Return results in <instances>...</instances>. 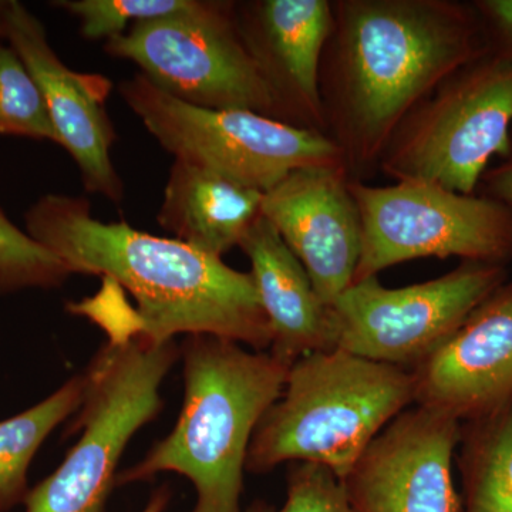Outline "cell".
Wrapping results in <instances>:
<instances>
[{"label": "cell", "instance_id": "cell-16", "mask_svg": "<svg viewBox=\"0 0 512 512\" xmlns=\"http://www.w3.org/2000/svg\"><path fill=\"white\" fill-rule=\"evenodd\" d=\"M271 328L268 352L291 367L303 356L336 349L332 308L320 301L308 272L264 215L239 242Z\"/></svg>", "mask_w": 512, "mask_h": 512}, {"label": "cell", "instance_id": "cell-2", "mask_svg": "<svg viewBox=\"0 0 512 512\" xmlns=\"http://www.w3.org/2000/svg\"><path fill=\"white\" fill-rule=\"evenodd\" d=\"M26 232L70 274L103 276L136 299L124 326L154 342L212 335L265 352L271 328L251 274L174 238L103 222L83 197L49 194L26 214Z\"/></svg>", "mask_w": 512, "mask_h": 512}, {"label": "cell", "instance_id": "cell-18", "mask_svg": "<svg viewBox=\"0 0 512 512\" xmlns=\"http://www.w3.org/2000/svg\"><path fill=\"white\" fill-rule=\"evenodd\" d=\"M461 512H512V402L461 424Z\"/></svg>", "mask_w": 512, "mask_h": 512}, {"label": "cell", "instance_id": "cell-20", "mask_svg": "<svg viewBox=\"0 0 512 512\" xmlns=\"http://www.w3.org/2000/svg\"><path fill=\"white\" fill-rule=\"evenodd\" d=\"M0 136L59 144L45 97L18 53L0 43Z\"/></svg>", "mask_w": 512, "mask_h": 512}, {"label": "cell", "instance_id": "cell-12", "mask_svg": "<svg viewBox=\"0 0 512 512\" xmlns=\"http://www.w3.org/2000/svg\"><path fill=\"white\" fill-rule=\"evenodd\" d=\"M0 25L3 39L35 77L59 144L79 167L84 187L119 204L124 185L111 161L116 130L106 107L113 83L103 74L67 67L50 46L45 26L23 3L0 2Z\"/></svg>", "mask_w": 512, "mask_h": 512}, {"label": "cell", "instance_id": "cell-25", "mask_svg": "<svg viewBox=\"0 0 512 512\" xmlns=\"http://www.w3.org/2000/svg\"><path fill=\"white\" fill-rule=\"evenodd\" d=\"M480 194L494 198L512 211V148L510 156L504 158L497 167L488 168L478 185Z\"/></svg>", "mask_w": 512, "mask_h": 512}, {"label": "cell", "instance_id": "cell-14", "mask_svg": "<svg viewBox=\"0 0 512 512\" xmlns=\"http://www.w3.org/2000/svg\"><path fill=\"white\" fill-rule=\"evenodd\" d=\"M414 404L464 424L512 402V279L410 369Z\"/></svg>", "mask_w": 512, "mask_h": 512}, {"label": "cell", "instance_id": "cell-9", "mask_svg": "<svg viewBox=\"0 0 512 512\" xmlns=\"http://www.w3.org/2000/svg\"><path fill=\"white\" fill-rule=\"evenodd\" d=\"M362 220L355 282L419 258L507 266L512 261V211L481 194L397 181L372 187L350 180Z\"/></svg>", "mask_w": 512, "mask_h": 512}, {"label": "cell", "instance_id": "cell-3", "mask_svg": "<svg viewBox=\"0 0 512 512\" xmlns=\"http://www.w3.org/2000/svg\"><path fill=\"white\" fill-rule=\"evenodd\" d=\"M180 357L184 402L177 423L143 460L119 473L116 485L177 473L197 491L190 512H241L252 437L284 393L291 367L268 350L212 335L187 336Z\"/></svg>", "mask_w": 512, "mask_h": 512}, {"label": "cell", "instance_id": "cell-10", "mask_svg": "<svg viewBox=\"0 0 512 512\" xmlns=\"http://www.w3.org/2000/svg\"><path fill=\"white\" fill-rule=\"evenodd\" d=\"M507 281V266L461 261L446 275L404 288H386L377 276L355 282L330 306L336 349L413 369Z\"/></svg>", "mask_w": 512, "mask_h": 512}, {"label": "cell", "instance_id": "cell-4", "mask_svg": "<svg viewBox=\"0 0 512 512\" xmlns=\"http://www.w3.org/2000/svg\"><path fill=\"white\" fill-rule=\"evenodd\" d=\"M410 404V370L340 349L303 356L256 427L245 470L265 474L284 463H311L343 481L377 434Z\"/></svg>", "mask_w": 512, "mask_h": 512}, {"label": "cell", "instance_id": "cell-17", "mask_svg": "<svg viewBox=\"0 0 512 512\" xmlns=\"http://www.w3.org/2000/svg\"><path fill=\"white\" fill-rule=\"evenodd\" d=\"M264 192L222 175L174 160L158 211L160 227L174 239L207 254H227L262 215Z\"/></svg>", "mask_w": 512, "mask_h": 512}, {"label": "cell", "instance_id": "cell-24", "mask_svg": "<svg viewBox=\"0 0 512 512\" xmlns=\"http://www.w3.org/2000/svg\"><path fill=\"white\" fill-rule=\"evenodd\" d=\"M488 45L512 59V0H476Z\"/></svg>", "mask_w": 512, "mask_h": 512}, {"label": "cell", "instance_id": "cell-11", "mask_svg": "<svg viewBox=\"0 0 512 512\" xmlns=\"http://www.w3.org/2000/svg\"><path fill=\"white\" fill-rule=\"evenodd\" d=\"M461 423L414 406L394 417L343 478L352 512H461L453 461Z\"/></svg>", "mask_w": 512, "mask_h": 512}, {"label": "cell", "instance_id": "cell-15", "mask_svg": "<svg viewBox=\"0 0 512 512\" xmlns=\"http://www.w3.org/2000/svg\"><path fill=\"white\" fill-rule=\"evenodd\" d=\"M238 28L284 123L326 134L320 63L332 32L329 0L235 2Z\"/></svg>", "mask_w": 512, "mask_h": 512}, {"label": "cell", "instance_id": "cell-1", "mask_svg": "<svg viewBox=\"0 0 512 512\" xmlns=\"http://www.w3.org/2000/svg\"><path fill=\"white\" fill-rule=\"evenodd\" d=\"M332 13L319 73L326 136L363 181L404 117L490 45L474 2L335 0Z\"/></svg>", "mask_w": 512, "mask_h": 512}, {"label": "cell", "instance_id": "cell-19", "mask_svg": "<svg viewBox=\"0 0 512 512\" xmlns=\"http://www.w3.org/2000/svg\"><path fill=\"white\" fill-rule=\"evenodd\" d=\"M86 375H74L25 412L0 421V512L23 503L28 471L37 451L57 426L82 407Z\"/></svg>", "mask_w": 512, "mask_h": 512}, {"label": "cell", "instance_id": "cell-13", "mask_svg": "<svg viewBox=\"0 0 512 512\" xmlns=\"http://www.w3.org/2000/svg\"><path fill=\"white\" fill-rule=\"evenodd\" d=\"M262 215L279 232L332 306L355 281L362 220L343 165L293 171L264 194Z\"/></svg>", "mask_w": 512, "mask_h": 512}, {"label": "cell", "instance_id": "cell-27", "mask_svg": "<svg viewBox=\"0 0 512 512\" xmlns=\"http://www.w3.org/2000/svg\"><path fill=\"white\" fill-rule=\"evenodd\" d=\"M0 39H3L2 25H0Z\"/></svg>", "mask_w": 512, "mask_h": 512}, {"label": "cell", "instance_id": "cell-23", "mask_svg": "<svg viewBox=\"0 0 512 512\" xmlns=\"http://www.w3.org/2000/svg\"><path fill=\"white\" fill-rule=\"evenodd\" d=\"M242 512H352L345 488L328 468L296 463L289 470L286 501L281 508L256 500Z\"/></svg>", "mask_w": 512, "mask_h": 512}, {"label": "cell", "instance_id": "cell-5", "mask_svg": "<svg viewBox=\"0 0 512 512\" xmlns=\"http://www.w3.org/2000/svg\"><path fill=\"white\" fill-rule=\"evenodd\" d=\"M107 332L109 342L84 373L86 396L73 427L82 436L56 471L29 490L25 512H107L128 443L163 410L161 386L180 357L177 343Z\"/></svg>", "mask_w": 512, "mask_h": 512}, {"label": "cell", "instance_id": "cell-6", "mask_svg": "<svg viewBox=\"0 0 512 512\" xmlns=\"http://www.w3.org/2000/svg\"><path fill=\"white\" fill-rule=\"evenodd\" d=\"M512 148V59L488 49L446 77L390 137L377 170L397 181L476 194Z\"/></svg>", "mask_w": 512, "mask_h": 512}, {"label": "cell", "instance_id": "cell-7", "mask_svg": "<svg viewBox=\"0 0 512 512\" xmlns=\"http://www.w3.org/2000/svg\"><path fill=\"white\" fill-rule=\"evenodd\" d=\"M128 109L174 160L207 168L234 183L268 192L293 171L343 165L326 134L248 110L192 106L138 73L120 83Z\"/></svg>", "mask_w": 512, "mask_h": 512}, {"label": "cell", "instance_id": "cell-21", "mask_svg": "<svg viewBox=\"0 0 512 512\" xmlns=\"http://www.w3.org/2000/svg\"><path fill=\"white\" fill-rule=\"evenodd\" d=\"M70 276L56 255L16 227L0 207V295L59 288Z\"/></svg>", "mask_w": 512, "mask_h": 512}, {"label": "cell", "instance_id": "cell-26", "mask_svg": "<svg viewBox=\"0 0 512 512\" xmlns=\"http://www.w3.org/2000/svg\"><path fill=\"white\" fill-rule=\"evenodd\" d=\"M171 493L168 487H161L156 493L151 495L150 501L141 512H163L168 503H170Z\"/></svg>", "mask_w": 512, "mask_h": 512}, {"label": "cell", "instance_id": "cell-8", "mask_svg": "<svg viewBox=\"0 0 512 512\" xmlns=\"http://www.w3.org/2000/svg\"><path fill=\"white\" fill-rule=\"evenodd\" d=\"M104 50L137 64L158 89L184 103L284 121L239 32L235 2L200 0L191 12L136 23Z\"/></svg>", "mask_w": 512, "mask_h": 512}, {"label": "cell", "instance_id": "cell-22", "mask_svg": "<svg viewBox=\"0 0 512 512\" xmlns=\"http://www.w3.org/2000/svg\"><path fill=\"white\" fill-rule=\"evenodd\" d=\"M53 5L79 20L84 39L109 42L136 23L191 12L200 0H59Z\"/></svg>", "mask_w": 512, "mask_h": 512}]
</instances>
